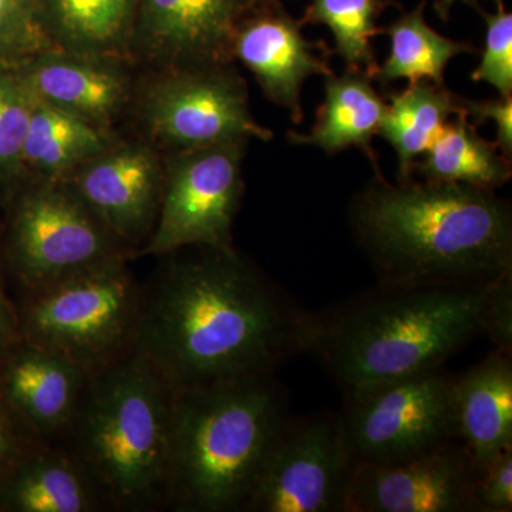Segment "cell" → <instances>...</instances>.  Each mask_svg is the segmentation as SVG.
<instances>
[{"mask_svg": "<svg viewBox=\"0 0 512 512\" xmlns=\"http://www.w3.org/2000/svg\"><path fill=\"white\" fill-rule=\"evenodd\" d=\"M143 284L137 349L177 392L271 376L308 352L305 311L232 247L164 255Z\"/></svg>", "mask_w": 512, "mask_h": 512, "instance_id": "obj_1", "label": "cell"}, {"mask_svg": "<svg viewBox=\"0 0 512 512\" xmlns=\"http://www.w3.org/2000/svg\"><path fill=\"white\" fill-rule=\"evenodd\" d=\"M356 244L382 284L485 288L512 276V208L494 190L383 175L349 205Z\"/></svg>", "mask_w": 512, "mask_h": 512, "instance_id": "obj_2", "label": "cell"}, {"mask_svg": "<svg viewBox=\"0 0 512 512\" xmlns=\"http://www.w3.org/2000/svg\"><path fill=\"white\" fill-rule=\"evenodd\" d=\"M488 286L379 282L370 291L313 313L306 353L319 360L345 399L439 369L483 335Z\"/></svg>", "mask_w": 512, "mask_h": 512, "instance_id": "obj_3", "label": "cell"}, {"mask_svg": "<svg viewBox=\"0 0 512 512\" xmlns=\"http://www.w3.org/2000/svg\"><path fill=\"white\" fill-rule=\"evenodd\" d=\"M288 419L274 375L177 392L167 510L245 512Z\"/></svg>", "mask_w": 512, "mask_h": 512, "instance_id": "obj_4", "label": "cell"}, {"mask_svg": "<svg viewBox=\"0 0 512 512\" xmlns=\"http://www.w3.org/2000/svg\"><path fill=\"white\" fill-rule=\"evenodd\" d=\"M177 390L138 350L94 377L63 446L107 511L167 510Z\"/></svg>", "mask_w": 512, "mask_h": 512, "instance_id": "obj_5", "label": "cell"}, {"mask_svg": "<svg viewBox=\"0 0 512 512\" xmlns=\"http://www.w3.org/2000/svg\"><path fill=\"white\" fill-rule=\"evenodd\" d=\"M128 261L116 259L55 285L19 293L20 339L66 357L90 379L133 355L143 284Z\"/></svg>", "mask_w": 512, "mask_h": 512, "instance_id": "obj_6", "label": "cell"}, {"mask_svg": "<svg viewBox=\"0 0 512 512\" xmlns=\"http://www.w3.org/2000/svg\"><path fill=\"white\" fill-rule=\"evenodd\" d=\"M5 210L0 252L18 293L136 256L66 184L28 183Z\"/></svg>", "mask_w": 512, "mask_h": 512, "instance_id": "obj_7", "label": "cell"}, {"mask_svg": "<svg viewBox=\"0 0 512 512\" xmlns=\"http://www.w3.org/2000/svg\"><path fill=\"white\" fill-rule=\"evenodd\" d=\"M340 429L352 466H392L458 441L453 376L443 367L346 397Z\"/></svg>", "mask_w": 512, "mask_h": 512, "instance_id": "obj_8", "label": "cell"}, {"mask_svg": "<svg viewBox=\"0 0 512 512\" xmlns=\"http://www.w3.org/2000/svg\"><path fill=\"white\" fill-rule=\"evenodd\" d=\"M245 140L175 151L165 165L156 224L137 256L188 247H232L244 194Z\"/></svg>", "mask_w": 512, "mask_h": 512, "instance_id": "obj_9", "label": "cell"}, {"mask_svg": "<svg viewBox=\"0 0 512 512\" xmlns=\"http://www.w3.org/2000/svg\"><path fill=\"white\" fill-rule=\"evenodd\" d=\"M143 119L150 137L174 153L274 137L269 128L256 123L247 84L231 63L165 69L147 89Z\"/></svg>", "mask_w": 512, "mask_h": 512, "instance_id": "obj_10", "label": "cell"}, {"mask_svg": "<svg viewBox=\"0 0 512 512\" xmlns=\"http://www.w3.org/2000/svg\"><path fill=\"white\" fill-rule=\"evenodd\" d=\"M352 473L339 414L288 419L245 512H346Z\"/></svg>", "mask_w": 512, "mask_h": 512, "instance_id": "obj_11", "label": "cell"}, {"mask_svg": "<svg viewBox=\"0 0 512 512\" xmlns=\"http://www.w3.org/2000/svg\"><path fill=\"white\" fill-rule=\"evenodd\" d=\"M279 0H138L131 52L165 69L232 63L244 20Z\"/></svg>", "mask_w": 512, "mask_h": 512, "instance_id": "obj_12", "label": "cell"}, {"mask_svg": "<svg viewBox=\"0 0 512 512\" xmlns=\"http://www.w3.org/2000/svg\"><path fill=\"white\" fill-rule=\"evenodd\" d=\"M476 470L460 441L392 466L353 467L346 512H478Z\"/></svg>", "mask_w": 512, "mask_h": 512, "instance_id": "obj_13", "label": "cell"}, {"mask_svg": "<svg viewBox=\"0 0 512 512\" xmlns=\"http://www.w3.org/2000/svg\"><path fill=\"white\" fill-rule=\"evenodd\" d=\"M163 181V165L150 144L114 143L63 184L137 255L156 224Z\"/></svg>", "mask_w": 512, "mask_h": 512, "instance_id": "obj_14", "label": "cell"}, {"mask_svg": "<svg viewBox=\"0 0 512 512\" xmlns=\"http://www.w3.org/2000/svg\"><path fill=\"white\" fill-rule=\"evenodd\" d=\"M281 6L256 13L239 25L232 42V57L241 60L265 96L288 110L295 124L303 121L301 93L311 76L332 74L326 43H312Z\"/></svg>", "mask_w": 512, "mask_h": 512, "instance_id": "obj_15", "label": "cell"}, {"mask_svg": "<svg viewBox=\"0 0 512 512\" xmlns=\"http://www.w3.org/2000/svg\"><path fill=\"white\" fill-rule=\"evenodd\" d=\"M90 379L55 352L19 339L0 355V392L47 444H63Z\"/></svg>", "mask_w": 512, "mask_h": 512, "instance_id": "obj_16", "label": "cell"}, {"mask_svg": "<svg viewBox=\"0 0 512 512\" xmlns=\"http://www.w3.org/2000/svg\"><path fill=\"white\" fill-rule=\"evenodd\" d=\"M40 103L110 130L130 100V79L120 60L53 50L18 67Z\"/></svg>", "mask_w": 512, "mask_h": 512, "instance_id": "obj_17", "label": "cell"}, {"mask_svg": "<svg viewBox=\"0 0 512 512\" xmlns=\"http://www.w3.org/2000/svg\"><path fill=\"white\" fill-rule=\"evenodd\" d=\"M99 511H107L103 498L63 444H39L0 483V512Z\"/></svg>", "mask_w": 512, "mask_h": 512, "instance_id": "obj_18", "label": "cell"}, {"mask_svg": "<svg viewBox=\"0 0 512 512\" xmlns=\"http://www.w3.org/2000/svg\"><path fill=\"white\" fill-rule=\"evenodd\" d=\"M453 417L457 440L476 464L512 447V355L495 349L453 376Z\"/></svg>", "mask_w": 512, "mask_h": 512, "instance_id": "obj_19", "label": "cell"}, {"mask_svg": "<svg viewBox=\"0 0 512 512\" xmlns=\"http://www.w3.org/2000/svg\"><path fill=\"white\" fill-rule=\"evenodd\" d=\"M325 79V100L311 133L291 131L289 141L298 146L318 147L330 156L346 148H360L379 173L370 143L386 114V101L372 86L369 74L346 70L342 76L332 73Z\"/></svg>", "mask_w": 512, "mask_h": 512, "instance_id": "obj_20", "label": "cell"}, {"mask_svg": "<svg viewBox=\"0 0 512 512\" xmlns=\"http://www.w3.org/2000/svg\"><path fill=\"white\" fill-rule=\"evenodd\" d=\"M138 0H40L47 32L60 50L124 60L131 53Z\"/></svg>", "mask_w": 512, "mask_h": 512, "instance_id": "obj_21", "label": "cell"}, {"mask_svg": "<svg viewBox=\"0 0 512 512\" xmlns=\"http://www.w3.org/2000/svg\"><path fill=\"white\" fill-rule=\"evenodd\" d=\"M110 130L35 99L23 148L28 183H64L84 163L113 146Z\"/></svg>", "mask_w": 512, "mask_h": 512, "instance_id": "obj_22", "label": "cell"}, {"mask_svg": "<svg viewBox=\"0 0 512 512\" xmlns=\"http://www.w3.org/2000/svg\"><path fill=\"white\" fill-rule=\"evenodd\" d=\"M456 117L440 128L414 165L413 173L433 183L466 184L494 191L504 187L512 177L510 158L497 144L478 134L463 109Z\"/></svg>", "mask_w": 512, "mask_h": 512, "instance_id": "obj_23", "label": "cell"}, {"mask_svg": "<svg viewBox=\"0 0 512 512\" xmlns=\"http://www.w3.org/2000/svg\"><path fill=\"white\" fill-rule=\"evenodd\" d=\"M387 110L377 136L394 148L399 160V181L413 180L414 165L426 153L431 141L461 109V97L446 86L427 80L409 84L400 93L387 94Z\"/></svg>", "mask_w": 512, "mask_h": 512, "instance_id": "obj_24", "label": "cell"}, {"mask_svg": "<svg viewBox=\"0 0 512 512\" xmlns=\"http://www.w3.org/2000/svg\"><path fill=\"white\" fill-rule=\"evenodd\" d=\"M426 2L396 22L382 29L390 39V53L373 79L387 86L396 80L407 79L410 84L431 82L444 86V72L451 59L464 53H476V47L448 39L431 29L424 20Z\"/></svg>", "mask_w": 512, "mask_h": 512, "instance_id": "obj_25", "label": "cell"}, {"mask_svg": "<svg viewBox=\"0 0 512 512\" xmlns=\"http://www.w3.org/2000/svg\"><path fill=\"white\" fill-rule=\"evenodd\" d=\"M384 0H312L301 19L302 25H325L335 39L336 55L342 57L349 72L375 77L377 67L372 39L382 29L376 19Z\"/></svg>", "mask_w": 512, "mask_h": 512, "instance_id": "obj_26", "label": "cell"}, {"mask_svg": "<svg viewBox=\"0 0 512 512\" xmlns=\"http://www.w3.org/2000/svg\"><path fill=\"white\" fill-rule=\"evenodd\" d=\"M35 97L18 67H0V205L8 207L26 185L23 148Z\"/></svg>", "mask_w": 512, "mask_h": 512, "instance_id": "obj_27", "label": "cell"}, {"mask_svg": "<svg viewBox=\"0 0 512 512\" xmlns=\"http://www.w3.org/2000/svg\"><path fill=\"white\" fill-rule=\"evenodd\" d=\"M60 50L47 32L40 0H0V67H19Z\"/></svg>", "mask_w": 512, "mask_h": 512, "instance_id": "obj_28", "label": "cell"}, {"mask_svg": "<svg viewBox=\"0 0 512 512\" xmlns=\"http://www.w3.org/2000/svg\"><path fill=\"white\" fill-rule=\"evenodd\" d=\"M487 25L483 57L471 74L473 82L493 86L501 97L512 96V15L498 3L495 13L478 8Z\"/></svg>", "mask_w": 512, "mask_h": 512, "instance_id": "obj_29", "label": "cell"}, {"mask_svg": "<svg viewBox=\"0 0 512 512\" xmlns=\"http://www.w3.org/2000/svg\"><path fill=\"white\" fill-rule=\"evenodd\" d=\"M473 495L478 512L512 511V447L477 464Z\"/></svg>", "mask_w": 512, "mask_h": 512, "instance_id": "obj_30", "label": "cell"}, {"mask_svg": "<svg viewBox=\"0 0 512 512\" xmlns=\"http://www.w3.org/2000/svg\"><path fill=\"white\" fill-rule=\"evenodd\" d=\"M45 443L0 392V483L30 450Z\"/></svg>", "mask_w": 512, "mask_h": 512, "instance_id": "obj_31", "label": "cell"}, {"mask_svg": "<svg viewBox=\"0 0 512 512\" xmlns=\"http://www.w3.org/2000/svg\"><path fill=\"white\" fill-rule=\"evenodd\" d=\"M483 335L495 349L512 355V276L488 286L483 306Z\"/></svg>", "mask_w": 512, "mask_h": 512, "instance_id": "obj_32", "label": "cell"}, {"mask_svg": "<svg viewBox=\"0 0 512 512\" xmlns=\"http://www.w3.org/2000/svg\"><path fill=\"white\" fill-rule=\"evenodd\" d=\"M461 109L467 119L474 124L494 121L497 126V144L505 157H512V96L501 97L497 100H466L461 99Z\"/></svg>", "mask_w": 512, "mask_h": 512, "instance_id": "obj_33", "label": "cell"}, {"mask_svg": "<svg viewBox=\"0 0 512 512\" xmlns=\"http://www.w3.org/2000/svg\"><path fill=\"white\" fill-rule=\"evenodd\" d=\"M0 235H2V222H0ZM8 281L2 252H0V355L20 339L18 305H16V299L10 296Z\"/></svg>", "mask_w": 512, "mask_h": 512, "instance_id": "obj_34", "label": "cell"}, {"mask_svg": "<svg viewBox=\"0 0 512 512\" xmlns=\"http://www.w3.org/2000/svg\"><path fill=\"white\" fill-rule=\"evenodd\" d=\"M457 0H439L434 5V9H436L437 15L440 16L443 20H448V13H450L451 6L456 3ZM497 3H503L501 0H497Z\"/></svg>", "mask_w": 512, "mask_h": 512, "instance_id": "obj_35", "label": "cell"}]
</instances>
